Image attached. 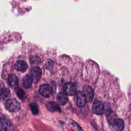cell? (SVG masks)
Masks as SVG:
<instances>
[{
  "mask_svg": "<svg viewBox=\"0 0 131 131\" xmlns=\"http://www.w3.org/2000/svg\"><path fill=\"white\" fill-rule=\"evenodd\" d=\"M6 109L11 112H15L20 108V104L17 100L15 99H10L6 101L5 103Z\"/></svg>",
  "mask_w": 131,
  "mask_h": 131,
  "instance_id": "cell-1",
  "label": "cell"
},
{
  "mask_svg": "<svg viewBox=\"0 0 131 131\" xmlns=\"http://www.w3.org/2000/svg\"><path fill=\"white\" fill-rule=\"evenodd\" d=\"M86 97L83 92H77L75 95V101L78 106H84L86 104Z\"/></svg>",
  "mask_w": 131,
  "mask_h": 131,
  "instance_id": "cell-2",
  "label": "cell"
},
{
  "mask_svg": "<svg viewBox=\"0 0 131 131\" xmlns=\"http://www.w3.org/2000/svg\"><path fill=\"white\" fill-rule=\"evenodd\" d=\"M92 111L97 115H102L104 112V104L99 100H95L92 105Z\"/></svg>",
  "mask_w": 131,
  "mask_h": 131,
  "instance_id": "cell-3",
  "label": "cell"
},
{
  "mask_svg": "<svg viewBox=\"0 0 131 131\" xmlns=\"http://www.w3.org/2000/svg\"><path fill=\"white\" fill-rule=\"evenodd\" d=\"M39 91L40 93L45 97H49L52 93V89L48 84H43L40 86Z\"/></svg>",
  "mask_w": 131,
  "mask_h": 131,
  "instance_id": "cell-4",
  "label": "cell"
},
{
  "mask_svg": "<svg viewBox=\"0 0 131 131\" xmlns=\"http://www.w3.org/2000/svg\"><path fill=\"white\" fill-rule=\"evenodd\" d=\"M30 75L31 76L33 82L36 83L40 79L41 76V71L38 67H33L30 71Z\"/></svg>",
  "mask_w": 131,
  "mask_h": 131,
  "instance_id": "cell-5",
  "label": "cell"
},
{
  "mask_svg": "<svg viewBox=\"0 0 131 131\" xmlns=\"http://www.w3.org/2000/svg\"><path fill=\"white\" fill-rule=\"evenodd\" d=\"M64 90L65 93L69 96L75 95L77 93L75 85L71 82L67 83L64 85Z\"/></svg>",
  "mask_w": 131,
  "mask_h": 131,
  "instance_id": "cell-6",
  "label": "cell"
},
{
  "mask_svg": "<svg viewBox=\"0 0 131 131\" xmlns=\"http://www.w3.org/2000/svg\"><path fill=\"white\" fill-rule=\"evenodd\" d=\"M83 92L86 97V99L89 101H91L94 97V91L92 88L88 85H85L83 88Z\"/></svg>",
  "mask_w": 131,
  "mask_h": 131,
  "instance_id": "cell-7",
  "label": "cell"
},
{
  "mask_svg": "<svg viewBox=\"0 0 131 131\" xmlns=\"http://www.w3.org/2000/svg\"><path fill=\"white\" fill-rule=\"evenodd\" d=\"M8 83L10 86L13 88L16 89L18 86V81L16 76L14 74H10L8 76Z\"/></svg>",
  "mask_w": 131,
  "mask_h": 131,
  "instance_id": "cell-8",
  "label": "cell"
},
{
  "mask_svg": "<svg viewBox=\"0 0 131 131\" xmlns=\"http://www.w3.org/2000/svg\"><path fill=\"white\" fill-rule=\"evenodd\" d=\"M11 97V93L9 90L6 89L4 86H2L1 83V98L2 100H8Z\"/></svg>",
  "mask_w": 131,
  "mask_h": 131,
  "instance_id": "cell-9",
  "label": "cell"
},
{
  "mask_svg": "<svg viewBox=\"0 0 131 131\" xmlns=\"http://www.w3.org/2000/svg\"><path fill=\"white\" fill-rule=\"evenodd\" d=\"M46 107L50 112L58 111L61 112V108L59 105L55 102L50 101L46 104Z\"/></svg>",
  "mask_w": 131,
  "mask_h": 131,
  "instance_id": "cell-10",
  "label": "cell"
},
{
  "mask_svg": "<svg viewBox=\"0 0 131 131\" xmlns=\"http://www.w3.org/2000/svg\"><path fill=\"white\" fill-rule=\"evenodd\" d=\"M11 127V124L8 120L2 118L0 121L1 131H9Z\"/></svg>",
  "mask_w": 131,
  "mask_h": 131,
  "instance_id": "cell-11",
  "label": "cell"
},
{
  "mask_svg": "<svg viewBox=\"0 0 131 131\" xmlns=\"http://www.w3.org/2000/svg\"><path fill=\"white\" fill-rule=\"evenodd\" d=\"M15 67L17 71L22 72H26L28 68V64L23 60L17 61L15 64Z\"/></svg>",
  "mask_w": 131,
  "mask_h": 131,
  "instance_id": "cell-12",
  "label": "cell"
},
{
  "mask_svg": "<svg viewBox=\"0 0 131 131\" xmlns=\"http://www.w3.org/2000/svg\"><path fill=\"white\" fill-rule=\"evenodd\" d=\"M33 82V79L30 75H25L22 81V83L23 86L26 89H29L32 84V82Z\"/></svg>",
  "mask_w": 131,
  "mask_h": 131,
  "instance_id": "cell-13",
  "label": "cell"
},
{
  "mask_svg": "<svg viewBox=\"0 0 131 131\" xmlns=\"http://www.w3.org/2000/svg\"><path fill=\"white\" fill-rule=\"evenodd\" d=\"M113 126L116 131H122L124 127V122L122 119L118 118L113 124Z\"/></svg>",
  "mask_w": 131,
  "mask_h": 131,
  "instance_id": "cell-14",
  "label": "cell"
},
{
  "mask_svg": "<svg viewBox=\"0 0 131 131\" xmlns=\"http://www.w3.org/2000/svg\"><path fill=\"white\" fill-rule=\"evenodd\" d=\"M57 100L61 105H64L68 101V97L66 93L60 92L57 96Z\"/></svg>",
  "mask_w": 131,
  "mask_h": 131,
  "instance_id": "cell-15",
  "label": "cell"
},
{
  "mask_svg": "<svg viewBox=\"0 0 131 131\" xmlns=\"http://www.w3.org/2000/svg\"><path fill=\"white\" fill-rule=\"evenodd\" d=\"M106 116L107 117L108 123L112 125H113L116 120L118 119L117 118V117L115 115V114L112 111L111 113H110L106 115Z\"/></svg>",
  "mask_w": 131,
  "mask_h": 131,
  "instance_id": "cell-16",
  "label": "cell"
},
{
  "mask_svg": "<svg viewBox=\"0 0 131 131\" xmlns=\"http://www.w3.org/2000/svg\"><path fill=\"white\" fill-rule=\"evenodd\" d=\"M30 107L33 114L37 115L39 112V108L38 105L35 102H32L30 104Z\"/></svg>",
  "mask_w": 131,
  "mask_h": 131,
  "instance_id": "cell-17",
  "label": "cell"
},
{
  "mask_svg": "<svg viewBox=\"0 0 131 131\" xmlns=\"http://www.w3.org/2000/svg\"><path fill=\"white\" fill-rule=\"evenodd\" d=\"M16 94L18 97L20 99L24 100L26 98V94L25 92L21 89H19L17 90Z\"/></svg>",
  "mask_w": 131,
  "mask_h": 131,
  "instance_id": "cell-18",
  "label": "cell"
},
{
  "mask_svg": "<svg viewBox=\"0 0 131 131\" xmlns=\"http://www.w3.org/2000/svg\"><path fill=\"white\" fill-rule=\"evenodd\" d=\"M70 123H71V124L73 126H74V127L77 128V129H79V130H81V128H80V126L78 125V124H77L74 121H73V120H70Z\"/></svg>",
  "mask_w": 131,
  "mask_h": 131,
  "instance_id": "cell-19",
  "label": "cell"
}]
</instances>
